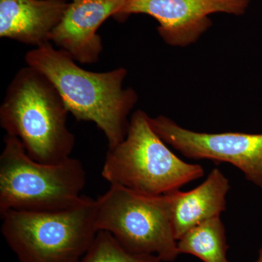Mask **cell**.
Segmentation results:
<instances>
[{
	"instance_id": "obj_15",
	"label": "cell",
	"mask_w": 262,
	"mask_h": 262,
	"mask_svg": "<svg viewBox=\"0 0 262 262\" xmlns=\"http://www.w3.org/2000/svg\"><path fill=\"white\" fill-rule=\"evenodd\" d=\"M64 1H69V0H64Z\"/></svg>"
},
{
	"instance_id": "obj_14",
	"label": "cell",
	"mask_w": 262,
	"mask_h": 262,
	"mask_svg": "<svg viewBox=\"0 0 262 262\" xmlns=\"http://www.w3.org/2000/svg\"><path fill=\"white\" fill-rule=\"evenodd\" d=\"M254 262H262V244L259 251H258V257Z\"/></svg>"
},
{
	"instance_id": "obj_7",
	"label": "cell",
	"mask_w": 262,
	"mask_h": 262,
	"mask_svg": "<svg viewBox=\"0 0 262 262\" xmlns=\"http://www.w3.org/2000/svg\"><path fill=\"white\" fill-rule=\"evenodd\" d=\"M149 122L158 135L183 156L231 164L262 189V134L196 132L163 115L150 117Z\"/></svg>"
},
{
	"instance_id": "obj_5",
	"label": "cell",
	"mask_w": 262,
	"mask_h": 262,
	"mask_svg": "<svg viewBox=\"0 0 262 262\" xmlns=\"http://www.w3.org/2000/svg\"><path fill=\"white\" fill-rule=\"evenodd\" d=\"M2 234L19 262H78L98 232L96 201L84 196L61 211H9Z\"/></svg>"
},
{
	"instance_id": "obj_2",
	"label": "cell",
	"mask_w": 262,
	"mask_h": 262,
	"mask_svg": "<svg viewBox=\"0 0 262 262\" xmlns=\"http://www.w3.org/2000/svg\"><path fill=\"white\" fill-rule=\"evenodd\" d=\"M70 113L61 95L39 71L27 66L11 80L0 106V125L32 159L55 163L70 158L75 137L67 127Z\"/></svg>"
},
{
	"instance_id": "obj_6",
	"label": "cell",
	"mask_w": 262,
	"mask_h": 262,
	"mask_svg": "<svg viewBox=\"0 0 262 262\" xmlns=\"http://www.w3.org/2000/svg\"><path fill=\"white\" fill-rule=\"evenodd\" d=\"M96 225L134 254L153 255L163 262L179 256L168 194L150 195L112 184L96 200Z\"/></svg>"
},
{
	"instance_id": "obj_10",
	"label": "cell",
	"mask_w": 262,
	"mask_h": 262,
	"mask_svg": "<svg viewBox=\"0 0 262 262\" xmlns=\"http://www.w3.org/2000/svg\"><path fill=\"white\" fill-rule=\"evenodd\" d=\"M68 1L0 0V37L40 47L51 42Z\"/></svg>"
},
{
	"instance_id": "obj_3",
	"label": "cell",
	"mask_w": 262,
	"mask_h": 262,
	"mask_svg": "<svg viewBox=\"0 0 262 262\" xmlns=\"http://www.w3.org/2000/svg\"><path fill=\"white\" fill-rule=\"evenodd\" d=\"M0 155V215L9 211H61L82 201L85 170L69 158L42 163L29 156L14 136H5Z\"/></svg>"
},
{
	"instance_id": "obj_11",
	"label": "cell",
	"mask_w": 262,
	"mask_h": 262,
	"mask_svg": "<svg viewBox=\"0 0 262 262\" xmlns=\"http://www.w3.org/2000/svg\"><path fill=\"white\" fill-rule=\"evenodd\" d=\"M229 179L219 168H213L206 180L188 192L168 193L171 204L174 235L179 238L205 221L220 216L227 209Z\"/></svg>"
},
{
	"instance_id": "obj_8",
	"label": "cell",
	"mask_w": 262,
	"mask_h": 262,
	"mask_svg": "<svg viewBox=\"0 0 262 262\" xmlns=\"http://www.w3.org/2000/svg\"><path fill=\"white\" fill-rule=\"evenodd\" d=\"M251 0H126L114 18L123 22L130 15L145 14L159 24L158 34L173 47L195 43L212 25L209 15L223 13L241 16Z\"/></svg>"
},
{
	"instance_id": "obj_1",
	"label": "cell",
	"mask_w": 262,
	"mask_h": 262,
	"mask_svg": "<svg viewBox=\"0 0 262 262\" xmlns=\"http://www.w3.org/2000/svg\"><path fill=\"white\" fill-rule=\"evenodd\" d=\"M25 61L51 81L76 120L94 122L103 131L108 147L125 139L128 117L139 100L135 90L123 87L126 69L90 72L51 42L29 51Z\"/></svg>"
},
{
	"instance_id": "obj_12",
	"label": "cell",
	"mask_w": 262,
	"mask_h": 262,
	"mask_svg": "<svg viewBox=\"0 0 262 262\" xmlns=\"http://www.w3.org/2000/svg\"><path fill=\"white\" fill-rule=\"evenodd\" d=\"M177 246L179 255H192L203 262H230L225 227L220 216L188 230L177 241Z\"/></svg>"
},
{
	"instance_id": "obj_13",
	"label": "cell",
	"mask_w": 262,
	"mask_h": 262,
	"mask_svg": "<svg viewBox=\"0 0 262 262\" xmlns=\"http://www.w3.org/2000/svg\"><path fill=\"white\" fill-rule=\"evenodd\" d=\"M78 262H163L153 255L127 251L110 232L98 231L87 252Z\"/></svg>"
},
{
	"instance_id": "obj_4",
	"label": "cell",
	"mask_w": 262,
	"mask_h": 262,
	"mask_svg": "<svg viewBox=\"0 0 262 262\" xmlns=\"http://www.w3.org/2000/svg\"><path fill=\"white\" fill-rule=\"evenodd\" d=\"M149 118L143 110L133 113L126 137L108 147L103 178L111 185L161 195L203 177V167L184 161L169 149L151 127Z\"/></svg>"
},
{
	"instance_id": "obj_9",
	"label": "cell",
	"mask_w": 262,
	"mask_h": 262,
	"mask_svg": "<svg viewBox=\"0 0 262 262\" xmlns=\"http://www.w3.org/2000/svg\"><path fill=\"white\" fill-rule=\"evenodd\" d=\"M126 0H72L51 36V43L76 62L94 64L103 51L98 29L115 17Z\"/></svg>"
}]
</instances>
